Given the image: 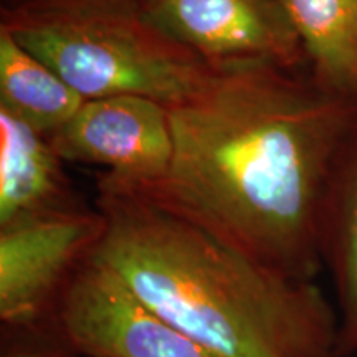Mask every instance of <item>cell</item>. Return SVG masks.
Returning <instances> with one entry per match:
<instances>
[{
    "mask_svg": "<svg viewBox=\"0 0 357 357\" xmlns=\"http://www.w3.org/2000/svg\"><path fill=\"white\" fill-rule=\"evenodd\" d=\"M0 357H82L56 319L33 326H2Z\"/></svg>",
    "mask_w": 357,
    "mask_h": 357,
    "instance_id": "obj_12",
    "label": "cell"
},
{
    "mask_svg": "<svg viewBox=\"0 0 357 357\" xmlns=\"http://www.w3.org/2000/svg\"><path fill=\"white\" fill-rule=\"evenodd\" d=\"M167 109L171 167L155 184L126 189L288 278L314 281L357 102L298 71L248 66L217 71Z\"/></svg>",
    "mask_w": 357,
    "mask_h": 357,
    "instance_id": "obj_1",
    "label": "cell"
},
{
    "mask_svg": "<svg viewBox=\"0 0 357 357\" xmlns=\"http://www.w3.org/2000/svg\"><path fill=\"white\" fill-rule=\"evenodd\" d=\"M144 13L217 71L306 63L280 0H146Z\"/></svg>",
    "mask_w": 357,
    "mask_h": 357,
    "instance_id": "obj_5",
    "label": "cell"
},
{
    "mask_svg": "<svg viewBox=\"0 0 357 357\" xmlns=\"http://www.w3.org/2000/svg\"><path fill=\"white\" fill-rule=\"evenodd\" d=\"M323 265L337 296V357L357 352V129L334 177L323 223Z\"/></svg>",
    "mask_w": 357,
    "mask_h": 357,
    "instance_id": "obj_10",
    "label": "cell"
},
{
    "mask_svg": "<svg viewBox=\"0 0 357 357\" xmlns=\"http://www.w3.org/2000/svg\"><path fill=\"white\" fill-rule=\"evenodd\" d=\"M146 0H2V13L144 12Z\"/></svg>",
    "mask_w": 357,
    "mask_h": 357,
    "instance_id": "obj_13",
    "label": "cell"
},
{
    "mask_svg": "<svg viewBox=\"0 0 357 357\" xmlns=\"http://www.w3.org/2000/svg\"><path fill=\"white\" fill-rule=\"evenodd\" d=\"M43 134L0 108V227L79 205Z\"/></svg>",
    "mask_w": 357,
    "mask_h": 357,
    "instance_id": "obj_8",
    "label": "cell"
},
{
    "mask_svg": "<svg viewBox=\"0 0 357 357\" xmlns=\"http://www.w3.org/2000/svg\"><path fill=\"white\" fill-rule=\"evenodd\" d=\"M106 230L98 207L83 204L0 227V323L33 326L55 319L78 270Z\"/></svg>",
    "mask_w": 357,
    "mask_h": 357,
    "instance_id": "obj_4",
    "label": "cell"
},
{
    "mask_svg": "<svg viewBox=\"0 0 357 357\" xmlns=\"http://www.w3.org/2000/svg\"><path fill=\"white\" fill-rule=\"evenodd\" d=\"M0 25L84 100L141 96L172 108L217 73L144 12L2 13Z\"/></svg>",
    "mask_w": 357,
    "mask_h": 357,
    "instance_id": "obj_3",
    "label": "cell"
},
{
    "mask_svg": "<svg viewBox=\"0 0 357 357\" xmlns=\"http://www.w3.org/2000/svg\"><path fill=\"white\" fill-rule=\"evenodd\" d=\"M300 38L310 77L357 102V0H280Z\"/></svg>",
    "mask_w": 357,
    "mask_h": 357,
    "instance_id": "obj_9",
    "label": "cell"
},
{
    "mask_svg": "<svg viewBox=\"0 0 357 357\" xmlns=\"http://www.w3.org/2000/svg\"><path fill=\"white\" fill-rule=\"evenodd\" d=\"M48 141L63 162L102 167V181L132 189L160 181L174 155L167 106L141 96L86 100Z\"/></svg>",
    "mask_w": 357,
    "mask_h": 357,
    "instance_id": "obj_7",
    "label": "cell"
},
{
    "mask_svg": "<svg viewBox=\"0 0 357 357\" xmlns=\"http://www.w3.org/2000/svg\"><path fill=\"white\" fill-rule=\"evenodd\" d=\"M96 260L217 357H337V311L293 280L126 187L98 178Z\"/></svg>",
    "mask_w": 357,
    "mask_h": 357,
    "instance_id": "obj_2",
    "label": "cell"
},
{
    "mask_svg": "<svg viewBox=\"0 0 357 357\" xmlns=\"http://www.w3.org/2000/svg\"><path fill=\"white\" fill-rule=\"evenodd\" d=\"M86 101L0 25V108L50 137Z\"/></svg>",
    "mask_w": 357,
    "mask_h": 357,
    "instance_id": "obj_11",
    "label": "cell"
},
{
    "mask_svg": "<svg viewBox=\"0 0 357 357\" xmlns=\"http://www.w3.org/2000/svg\"><path fill=\"white\" fill-rule=\"evenodd\" d=\"M55 319L82 357H217L147 307L95 257L70 281Z\"/></svg>",
    "mask_w": 357,
    "mask_h": 357,
    "instance_id": "obj_6",
    "label": "cell"
}]
</instances>
